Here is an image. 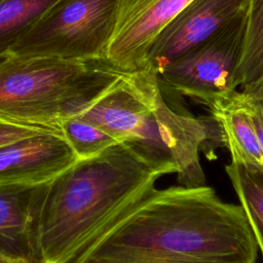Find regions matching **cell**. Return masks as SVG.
Here are the masks:
<instances>
[{
    "label": "cell",
    "instance_id": "30bf717a",
    "mask_svg": "<svg viewBox=\"0 0 263 263\" xmlns=\"http://www.w3.org/2000/svg\"><path fill=\"white\" fill-rule=\"evenodd\" d=\"M231 161L263 165V150L245 95L234 90L209 106Z\"/></svg>",
    "mask_w": 263,
    "mask_h": 263
},
{
    "label": "cell",
    "instance_id": "9c48e42d",
    "mask_svg": "<svg viewBox=\"0 0 263 263\" xmlns=\"http://www.w3.org/2000/svg\"><path fill=\"white\" fill-rule=\"evenodd\" d=\"M40 185L0 183V252L39 263L34 239V215Z\"/></svg>",
    "mask_w": 263,
    "mask_h": 263
},
{
    "label": "cell",
    "instance_id": "5b68a950",
    "mask_svg": "<svg viewBox=\"0 0 263 263\" xmlns=\"http://www.w3.org/2000/svg\"><path fill=\"white\" fill-rule=\"evenodd\" d=\"M246 26L247 9L166 65L157 74L159 83L206 106L237 90L234 73L243 48Z\"/></svg>",
    "mask_w": 263,
    "mask_h": 263
},
{
    "label": "cell",
    "instance_id": "6da1fadb",
    "mask_svg": "<svg viewBox=\"0 0 263 263\" xmlns=\"http://www.w3.org/2000/svg\"><path fill=\"white\" fill-rule=\"evenodd\" d=\"M239 204L209 186L154 188L76 263H256Z\"/></svg>",
    "mask_w": 263,
    "mask_h": 263
},
{
    "label": "cell",
    "instance_id": "3957f363",
    "mask_svg": "<svg viewBox=\"0 0 263 263\" xmlns=\"http://www.w3.org/2000/svg\"><path fill=\"white\" fill-rule=\"evenodd\" d=\"M122 73L103 60L4 57L0 120L62 135V121L82 113Z\"/></svg>",
    "mask_w": 263,
    "mask_h": 263
},
{
    "label": "cell",
    "instance_id": "277c9868",
    "mask_svg": "<svg viewBox=\"0 0 263 263\" xmlns=\"http://www.w3.org/2000/svg\"><path fill=\"white\" fill-rule=\"evenodd\" d=\"M118 0H59L7 50L5 57L104 61Z\"/></svg>",
    "mask_w": 263,
    "mask_h": 263
},
{
    "label": "cell",
    "instance_id": "7c38bea8",
    "mask_svg": "<svg viewBox=\"0 0 263 263\" xmlns=\"http://www.w3.org/2000/svg\"><path fill=\"white\" fill-rule=\"evenodd\" d=\"M263 72V0H249L243 48L234 73V87L253 83Z\"/></svg>",
    "mask_w": 263,
    "mask_h": 263
},
{
    "label": "cell",
    "instance_id": "4fadbf2b",
    "mask_svg": "<svg viewBox=\"0 0 263 263\" xmlns=\"http://www.w3.org/2000/svg\"><path fill=\"white\" fill-rule=\"evenodd\" d=\"M59 0H0V60Z\"/></svg>",
    "mask_w": 263,
    "mask_h": 263
},
{
    "label": "cell",
    "instance_id": "8992f818",
    "mask_svg": "<svg viewBox=\"0 0 263 263\" xmlns=\"http://www.w3.org/2000/svg\"><path fill=\"white\" fill-rule=\"evenodd\" d=\"M192 0H118L117 18L104 61L120 72L144 68L161 31Z\"/></svg>",
    "mask_w": 263,
    "mask_h": 263
},
{
    "label": "cell",
    "instance_id": "ba28073f",
    "mask_svg": "<svg viewBox=\"0 0 263 263\" xmlns=\"http://www.w3.org/2000/svg\"><path fill=\"white\" fill-rule=\"evenodd\" d=\"M78 161L59 134H40L0 148V183L40 185Z\"/></svg>",
    "mask_w": 263,
    "mask_h": 263
},
{
    "label": "cell",
    "instance_id": "5bb4252c",
    "mask_svg": "<svg viewBox=\"0 0 263 263\" xmlns=\"http://www.w3.org/2000/svg\"><path fill=\"white\" fill-rule=\"evenodd\" d=\"M61 129L78 160L92 158L109 147L119 144L101 128L77 116L63 120Z\"/></svg>",
    "mask_w": 263,
    "mask_h": 263
},
{
    "label": "cell",
    "instance_id": "9a60e30c",
    "mask_svg": "<svg viewBox=\"0 0 263 263\" xmlns=\"http://www.w3.org/2000/svg\"><path fill=\"white\" fill-rule=\"evenodd\" d=\"M40 134H54V133L44 128H40V127L15 124V123L7 122L4 120H0V148L10 145L12 143H15L17 141H21L23 139L40 135Z\"/></svg>",
    "mask_w": 263,
    "mask_h": 263
},
{
    "label": "cell",
    "instance_id": "7a4b0ae2",
    "mask_svg": "<svg viewBox=\"0 0 263 263\" xmlns=\"http://www.w3.org/2000/svg\"><path fill=\"white\" fill-rule=\"evenodd\" d=\"M161 176L121 143L42 184L33 223L39 263H76Z\"/></svg>",
    "mask_w": 263,
    "mask_h": 263
},
{
    "label": "cell",
    "instance_id": "8fae6325",
    "mask_svg": "<svg viewBox=\"0 0 263 263\" xmlns=\"http://www.w3.org/2000/svg\"><path fill=\"white\" fill-rule=\"evenodd\" d=\"M225 171L263 257V165L231 161Z\"/></svg>",
    "mask_w": 263,
    "mask_h": 263
},
{
    "label": "cell",
    "instance_id": "ac0fdd59",
    "mask_svg": "<svg viewBox=\"0 0 263 263\" xmlns=\"http://www.w3.org/2000/svg\"><path fill=\"white\" fill-rule=\"evenodd\" d=\"M0 263H30V262L23 260V259L13 258V257L4 255L3 253L0 252Z\"/></svg>",
    "mask_w": 263,
    "mask_h": 263
},
{
    "label": "cell",
    "instance_id": "e0dca14e",
    "mask_svg": "<svg viewBox=\"0 0 263 263\" xmlns=\"http://www.w3.org/2000/svg\"><path fill=\"white\" fill-rule=\"evenodd\" d=\"M241 91L251 98L263 100V72L253 83L242 87Z\"/></svg>",
    "mask_w": 263,
    "mask_h": 263
},
{
    "label": "cell",
    "instance_id": "52a82bcc",
    "mask_svg": "<svg viewBox=\"0 0 263 263\" xmlns=\"http://www.w3.org/2000/svg\"><path fill=\"white\" fill-rule=\"evenodd\" d=\"M248 3L249 0H192L157 36L143 69L158 74L246 10Z\"/></svg>",
    "mask_w": 263,
    "mask_h": 263
},
{
    "label": "cell",
    "instance_id": "2e32d148",
    "mask_svg": "<svg viewBox=\"0 0 263 263\" xmlns=\"http://www.w3.org/2000/svg\"><path fill=\"white\" fill-rule=\"evenodd\" d=\"M245 97H246L248 107H249L250 113L252 115V118H253V121H254V124H255V127L257 130V135H258V138H259L262 150H263V100L251 98L247 95H245Z\"/></svg>",
    "mask_w": 263,
    "mask_h": 263
}]
</instances>
